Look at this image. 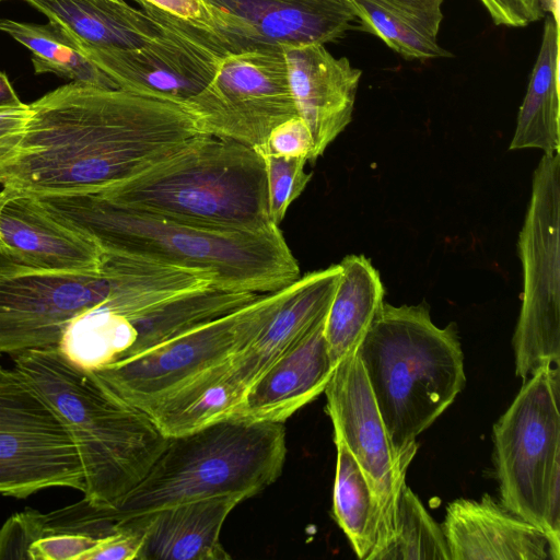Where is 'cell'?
<instances>
[{"mask_svg":"<svg viewBox=\"0 0 560 560\" xmlns=\"http://www.w3.org/2000/svg\"><path fill=\"white\" fill-rule=\"evenodd\" d=\"M39 197L104 250L201 270L223 290L269 293L301 277L278 225L260 232L222 231L117 206L98 195Z\"/></svg>","mask_w":560,"mask_h":560,"instance_id":"obj_2","label":"cell"},{"mask_svg":"<svg viewBox=\"0 0 560 560\" xmlns=\"http://www.w3.org/2000/svg\"><path fill=\"white\" fill-rule=\"evenodd\" d=\"M324 393L334 440L347 446L378 500L380 534L373 553L392 534L396 500L407 469L396 457L357 351L336 365Z\"/></svg>","mask_w":560,"mask_h":560,"instance_id":"obj_15","label":"cell"},{"mask_svg":"<svg viewBox=\"0 0 560 560\" xmlns=\"http://www.w3.org/2000/svg\"><path fill=\"white\" fill-rule=\"evenodd\" d=\"M14 91L5 72L0 70V109L19 108L24 106Z\"/></svg>","mask_w":560,"mask_h":560,"instance_id":"obj_37","label":"cell"},{"mask_svg":"<svg viewBox=\"0 0 560 560\" xmlns=\"http://www.w3.org/2000/svg\"><path fill=\"white\" fill-rule=\"evenodd\" d=\"M285 454L282 422L226 418L171 436L110 514L122 520L215 497L248 499L279 478Z\"/></svg>","mask_w":560,"mask_h":560,"instance_id":"obj_7","label":"cell"},{"mask_svg":"<svg viewBox=\"0 0 560 560\" xmlns=\"http://www.w3.org/2000/svg\"><path fill=\"white\" fill-rule=\"evenodd\" d=\"M529 22L541 19L545 12H550L552 19L559 22L558 0H521Z\"/></svg>","mask_w":560,"mask_h":560,"instance_id":"obj_36","label":"cell"},{"mask_svg":"<svg viewBox=\"0 0 560 560\" xmlns=\"http://www.w3.org/2000/svg\"><path fill=\"white\" fill-rule=\"evenodd\" d=\"M77 39L96 47L133 49L162 34L142 9L116 0H24Z\"/></svg>","mask_w":560,"mask_h":560,"instance_id":"obj_23","label":"cell"},{"mask_svg":"<svg viewBox=\"0 0 560 560\" xmlns=\"http://www.w3.org/2000/svg\"><path fill=\"white\" fill-rule=\"evenodd\" d=\"M96 195L117 206L213 230L260 232L277 226L260 153L210 135L196 137L175 154Z\"/></svg>","mask_w":560,"mask_h":560,"instance_id":"obj_5","label":"cell"},{"mask_svg":"<svg viewBox=\"0 0 560 560\" xmlns=\"http://www.w3.org/2000/svg\"><path fill=\"white\" fill-rule=\"evenodd\" d=\"M116 1H122V0H116Z\"/></svg>","mask_w":560,"mask_h":560,"instance_id":"obj_39","label":"cell"},{"mask_svg":"<svg viewBox=\"0 0 560 560\" xmlns=\"http://www.w3.org/2000/svg\"><path fill=\"white\" fill-rule=\"evenodd\" d=\"M256 150L265 162L270 218L275 224L279 225L290 205L305 189L312 173L305 172L307 160L304 158L277 155L264 147Z\"/></svg>","mask_w":560,"mask_h":560,"instance_id":"obj_30","label":"cell"},{"mask_svg":"<svg viewBox=\"0 0 560 560\" xmlns=\"http://www.w3.org/2000/svg\"><path fill=\"white\" fill-rule=\"evenodd\" d=\"M127 269L128 257L114 252L90 273L35 269L0 255V354L57 347L71 319L105 300Z\"/></svg>","mask_w":560,"mask_h":560,"instance_id":"obj_11","label":"cell"},{"mask_svg":"<svg viewBox=\"0 0 560 560\" xmlns=\"http://www.w3.org/2000/svg\"><path fill=\"white\" fill-rule=\"evenodd\" d=\"M495 25L524 27L530 22L521 0H480Z\"/></svg>","mask_w":560,"mask_h":560,"instance_id":"obj_34","label":"cell"},{"mask_svg":"<svg viewBox=\"0 0 560 560\" xmlns=\"http://www.w3.org/2000/svg\"><path fill=\"white\" fill-rule=\"evenodd\" d=\"M186 105L206 135L254 149L265 145L275 127L298 116L287 61L277 47L225 55L210 83Z\"/></svg>","mask_w":560,"mask_h":560,"instance_id":"obj_14","label":"cell"},{"mask_svg":"<svg viewBox=\"0 0 560 560\" xmlns=\"http://www.w3.org/2000/svg\"><path fill=\"white\" fill-rule=\"evenodd\" d=\"M281 49L296 113L312 133L317 159L350 124L362 71L322 44Z\"/></svg>","mask_w":560,"mask_h":560,"instance_id":"obj_19","label":"cell"},{"mask_svg":"<svg viewBox=\"0 0 560 560\" xmlns=\"http://www.w3.org/2000/svg\"><path fill=\"white\" fill-rule=\"evenodd\" d=\"M258 295L205 288L187 271L147 264L128 273L105 300L73 317L56 348L73 365L95 371L141 354Z\"/></svg>","mask_w":560,"mask_h":560,"instance_id":"obj_6","label":"cell"},{"mask_svg":"<svg viewBox=\"0 0 560 560\" xmlns=\"http://www.w3.org/2000/svg\"><path fill=\"white\" fill-rule=\"evenodd\" d=\"M291 289L292 283L259 294L240 308L195 326L141 354L90 372L116 396L147 412L233 355L264 327Z\"/></svg>","mask_w":560,"mask_h":560,"instance_id":"obj_9","label":"cell"},{"mask_svg":"<svg viewBox=\"0 0 560 560\" xmlns=\"http://www.w3.org/2000/svg\"><path fill=\"white\" fill-rule=\"evenodd\" d=\"M559 23L548 16L509 150L559 152Z\"/></svg>","mask_w":560,"mask_h":560,"instance_id":"obj_26","label":"cell"},{"mask_svg":"<svg viewBox=\"0 0 560 560\" xmlns=\"http://www.w3.org/2000/svg\"><path fill=\"white\" fill-rule=\"evenodd\" d=\"M559 399V365L535 371L493 425V445L500 502L560 548Z\"/></svg>","mask_w":560,"mask_h":560,"instance_id":"obj_8","label":"cell"},{"mask_svg":"<svg viewBox=\"0 0 560 560\" xmlns=\"http://www.w3.org/2000/svg\"><path fill=\"white\" fill-rule=\"evenodd\" d=\"M153 5L178 16L205 22V10L200 0H145Z\"/></svg>","mask_w":560,"mask_h":560,"instance_id":"obj_35","label":"cell"},{"mask_svg":"<svg viewBox=\"0 0 560 560\" xmlns=\"http://www.w3.org/2000/svg\"><path fill=\"white\" fill-rule=\"evenodd\" d=\"M324 324L330 359L337 365L354 353L384 303L378 271L363 255L346 256Z\"/></svg>","mask_w":560,"mask_h":560,"instance_id":"obj_24","label":"cell"},{"mask_svg":"<svg viewBox=\"0 0 560 560\" xmlns=\"http://www.w3.org/2000/svg\"><path fill=\"white\" fill-rule=\"evenodd\" d=\"M364 31L405 59L452 56L439 44L443 0H349Z\"/></svg>","mask_w":560,"mask_h":560,"instance_id":"obj_25","label":"cell"},{"mask_svg":"<svg viewBox=\"0 0 560 560\" xmlns=\"http://www.w3.org/2000/svg\"><path fill=\"white\" fill-rule=\"evenodd\" d=\"M243 500L241 495L215 497L138 515L144 532L138 560L230 559L220 534L228 515Z\"/></svg>","mask_w":560,"mask_h":560,"instance_id":"obj_22","label":"cell"},{"mask_svg":"<svg viewBox=\"0 0 560 560\" xmlns=\"http://www.w3.org/2000/svg\"><path fill=\"white\" fill-rule=\"evenodd\" d=\"M442 529L451 560L560 559V548L542 530L489 494L451 502Z\"/></svg>","mask_w":560,"mask_h":560,"instance_id":"obj_20","label":"cell"},{"mask_svg":"<svg viewBox=\"0 0 560 560\" xmlns=\"http://www.w3.org/2000/svg\"><path fill=\"white\" fill-rule=\"evenodd\" d=\"M341 271L337 264L301 276L264 327L221 364L223 380L237 396L243 398L248 387L327 314Z\"/></svg>","mask_w":560,"mask_h":560,"instance_id":"obj_18","label":"cell"},{"mask_svg":"<svg viewBox=\"0 0 560 560\" xmlns=\"http://www.w3.org/2000/svg\"><path fill=\"white\" fill-rule=\"evenodd\" d=\"M0 32L10 35L31 51L36 74L54 73L78 84L118 89L78 47L69 31L56 21L35 24L0 19Z\"/></svg>","mask_w":560,"mask_h":560,"instance_id":"obj_27","label":"cell"},{"mask_svg":"<svg viewBox=\"0 0 560 560\" xmlns=\"http://www.w3.org/2000/svg\"><path fill=\"white\" fill-rule=\"evenodd\" d=\"M229 54L339 40L357 19L349 0H200Z\"/></svg>","mask_w":560,"mask_h":560,"instance_id":"obj_16","label":"cell"},{"mask_svg":"<svg viewBox=\"0 0 560 560\" xmlns=\"http://www.w3.org/2000/svg\"><path fill=\"white\" fill-rule=\"evenodd\" d=\"M357 354L396 457L407 469L418 450L417 436L465 387L456 325L438 327L425 304L384 302Z\"/></svg>","mask_w":560,"mask_h":560,"instance_id":"obj_4","label":"cell"},{"mask_svg":"<svg viewBox=\"0 0 560 560\" xmlns=\"http://www.w3.org/2000/svg\"><path fill=\"white\" fill-rule=\"evenodd\" d=\"M44 513L26 508L11 515L0 527V560L27 559L30 547L43 534Z\"/></svg>","mask_w":560,"mask_h":560,"instance_id":"obj_31","label":"cell"},{"mask_svg":"<svg viewBox=\"0 0 560 560\" xmlns=\"http://www.w3.org/2000/svg\"><path fill=\"white\" fill-rule=\"evenodd\" d=\"M369 560H451L442 525L406 482L397 495L392 534Z\"/></svg>","mask_w":560,"mask_h":560,"instance_id":"obj_29","label":"cell"},{"mask_svg":"<svg viewBox=\"0 0 560 560\" xmlns=\"http://www.w3.org/2000/svg\"><path fill=\"white\" fill-rule=\"evenodd\" d=\"M0 255L27 267L67 273L101 270L105 250L82 228L34 194L0 190Z\"/></svg>","mask_w":560,"mask_h":560,"instance_id":"obj_17","label":"cell"},{"mask_svg":"<svg viewBox=\"0 0 560 560\" xmlns=\"http://www.w3.org/2000/svg\"><path fill=\"white\" fill-rule=\"evenodd\" d=\"M517 252L523 269L522 305L513 336L515 374L523 381L560 360V153L544 154Z\"/></svg>","mask_w":560,"mask_h":560,"instance_id":"obj_10","label":"cell"},{"mask_svg":"<svg viewBox=\"0 0 560 560\" xmlns=\"http://www.w3.org/2000/svg\"><path fill=\"white\" fill-rule=\"evenodd\" d=\"M325 318L248 387L231 418L284 423L324 393L336 368L324 336Z\"/></svg>","mask_w":560,"mask_h":560,"instance_id":"obj_21","label":"cell"},{"mask_svg":"<svg viewBox=\"0 0 560 560\" xmlns=\"http://www.w3.org/2000/svg\"><path fill=\"white\" fill-rule=\"evenodd\" d=\"M30 116V104L19 108L0 109V165L16 153Z\"/></svg>","mask_w":560,"mask_h":560,"instance_id":"obj_33","label":"cell"},{"mask_svg":"<svg viewBox=\"0 0 560 560\" xmlns=\"http://www.w3.org/2000/svg\"><path fill=\"white\" fill-rule=\"evenodd\" d=\"M334 441L337 447L334 517L349 539L357 557L368 560L378 540V500L364 471L347 446L339 440Z\"/></svg>","mask_w":560,"mask_h":560,"instance_id":"obj_28","label":"cell"},{"mask_svg":"<svg viewBox=\"0 0 560 560\" xmlns=\"http://www.w3.org/2000/svg\"><path fill=\"white\" fill-rule=\"evenodd\" d=\"M2 1H4V0H0V3H1Z\"/></svg>","mask_w":560,"mask_h":560,"instance_id":"obj_38","label":"cell"},{"mask_svg":"<svg viewBox=\"0 0 560 560\" xmlns=\"http://www.w3.org/2000/svg\"><path fill=\"white\" fill-rule=\"evenodd\" d=\"M0 357H2V355L0 354Z\"/></svg>","mask_w":560,"mask_h":560,"instance_id":"obj_40","label":"cell"},{"mask_svg":"<svg viewBox=\"0 0 560 560\" xmlns=\"http://www.w3.org/2000/svg\"><path fill=\"white\" fill-rule=\"evenodd\" d=\"M136 1L162 30L145 46L103 48L70 34L118 89L186 105L210 83L228 51L203 22L178 16L145 0Z\"/></svg>","mask_w":560,"mask_h":560,"instance_id":"obj_12","label":"cell"},{"mask_svg":"<svg viewBox=\"0 0 560 560\" xmlns=\"http://www.w3.org/2000/svg\"><path fill=\"white\" fill-rule=\"evenodd\" d=\"M262 147L281 156L304 158L312 162L316 160L312 133L300 116H294L275 127Z\"/></svg>","mask_w":560,"mask_h":560,"instance_id":"obj_32","label":"cell"},{"mask_svg":"<svg viewBox=\"0 0 560 560\" xmlns=\"http://www.w3.org/2000/svg\"><path fill=\"white\" fill-rule=\"evenodd\" d=\"M84 490L73 442L55 411L14 368L0 364V494Z\"/></svg>","mask_w":560,"mask_h":560,"instance_id":"obj_13","label":"cell"},{"mask_svg":"<svg viewBox=\"0 0 560 560\" xmlns=\"http://www.w3.org/2000/svg\"><path fill=\"white\" fill-rule=\"evenodd\" d=\"M0 185L37 196L96 195L206 135L184 104L70 82L30 104Z\"/></svg>","mask_w":560,"mask_h":560,"instance_id":"obj_1","label":"cell"},{"mask_svg":"<svg viewBox=\"0 0 560 560\" xmlns=\"http://www.w3.org/2000/svg\"><path fill=\"white\" fill-rule=\"evenodd\" d=\"M13 368L66 427L80 459L83 499L115 509L167 443L151 417L106 388L56 347L13 357Z\"/></svg>","mask_w":560,"mask_h":560,"instance_id":"obj_3","label":"cell"}]
</instances>
